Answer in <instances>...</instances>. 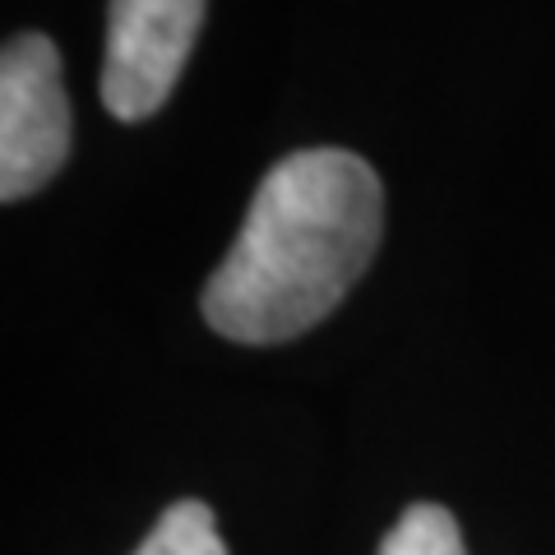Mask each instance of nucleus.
Returning <instances> with one entry per match:
<instances>
[{
	"label": "nucleus",
	"instance_id": "f257e3e1",
	"mask_svg": "<svg viewBox=\"0 0 555 555\" xmlns=\"http://www.w3.org/2000/svg\"><path fill=\"white\" fill-rule=\"evenodd\" d=\"M385 232V190L347 149H301L259 181L228 259L204 283V320L232 343H287L334 310Z\"/></svg>",
	"mask_w": 555,
	"mask_h": 555
},
{
	"label": "nucleus",
	"instance_id": "f03ea898",
	"mask_svg": "<svg viewBox=\"0 0 555 555\" xmlns=\"http://www.w3.org/2000/svg\"><path fill=\"white\" fill-rule=\"evenodd\" d=\"M69 158V98L61 51L42 33H14L0 56V199H28Z\"/></svg>",
	"mask_w": 555,
	"mask_h": 555
},
{
	"label": "nucleus",
	"instance_id": "7ed1b4c3",
	"mask_svg": "<svg viewBox=\"0 0 555 555\" xmlns=\"http://www.w3.org/2000/svg\"><path fill=\"white\" fill-rule=\"evenodd\" d=\"M208 0H112L102 42V102L116 120H144L177 89Z\"/></svg>",
	"mask_w": 555,
	"mask_h": 555
},
{
	"label": "nucleus",
	"instance_id": "20e7f679",
	"mask_svg": "<svg viewBox=\"0 0 555 555\" xmlns=\"http://www.w3.org/2000/svg\"><path fill=\"white\" fill-rule=\"evenodd\" d=\"M134 555H228L214 524V509L204 500H177L167 505L153 532L139 542Z\"/></svg>",
	"mask_w": 555,
	"mask_h": 555
},
{
	"label": "nucleus",
	"instance_id": "39448f33",
	"mask_svg": "<svg viewBox=\"0 0 555 555\" xmlns=\"http://www.w3.org/2000/svg\"><path fill=\"white\" fill-rule=\"evenodd\" d=\"M379 555H467L463 532L444 505H408L379 542Z\"/></svg>",
	"mask_w": 555,
	"mask_h": 555
}]
</instances>
